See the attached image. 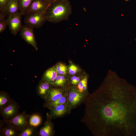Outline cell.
Returning a JSON list of instances; mask_svg holds the SVG:
<instances>
[{
  "label": "cell",
  "instance_id": "obj_8",
  "mask_svg": "<svg viewBox=\"0 0 136 136\" xmlns=\"http://www.w3.org/2000/svg\"><path fill=\"white\" fill-rule=\"evenodd\" d=\"M33 28L26 25H22L20 31V35L22 38L27 43L38 49L34 32Z\"/></svg>",
  "mask_w": 136,
  "mask_h": 136
},
{
  "label": "cell",
  "instance_id": "obj_24",
  "mask_svg": "<svg viewBox=\"0 0 136 136\" xmlns=\"http://www.w3.org/2000/svg\"><path fill=\"white\" fill-rule=\"evenodd\" d=\"M9 95L6 92L1 91L0 93V108L5 106L11 100Z\"/></svg>",
  "mask_w": 136,
  "mask_h": 136
},
{
  "label": "cell",
  "instance_id": "obj_27",
  "mask_svg": "<svg viewBox=\"0 0 136 136\" xmlns=\"http://www.w3.org/2000/svg\"><path fill=\"white\" fill-rule=\"evenodd\" d=\"M68 68V74H69V76L79 73L81 71L80 68L77 66L72 63H70Z\"/></svg>",
  "mask_w": 136,
  "mask_h": 136
},
{
  "label": "cell",
  "instance_id": "obj_15",
  "mask_svg": "<svg viewBox=\"0 0 136 136\" xmlns=\"http://www.w3.org/2000/svg\"><path fill=\"white\" fill-rule=\"evenodd\" d=\"M52 84L55 87L67 89L69 86L68 76L58 75Z\"/></svg>",
  "mask_w": 136,
  "mask_h": 136
},
{
  "label": "cell",
  "instance_id": "obj_12",
  "mask_svg": "<svg viewBox=\"0 0 136 136\" xmlns=\"http://www.w3.org/2000/svg\"><path fill=\"white\" fill-rule=\"evenodd\" d=\"M50 5L42 0H33L25 15L46 11Z\"/></svg>",
  "mask_w": 136,
  "mask_h": 136
},
{
  "label": "cell",
  "instance_id": "obj_20",
  "mask_svg": "<svg viewBox=\"0 0 136 136\" xmlns=\"http://www.w3.org/2000/svg\"><path fill=\"white\" fill-rule=\"evenodd\" d=\"M36 127H33L28 123L27 126L18 134V136H32L37 133Z\"/></svg>",
  "mask_w": 136,
  "mask_h": 136
},
{
  "label": "cell",
  "instance_id": "obj_7",
  "mask_svg": "<svg viewBox=\"0 0 136 136\" xmlns=\"http://www.w3.org/2000/svg\"><path fill=\"white\" fill-rule=\"evenodd\" d=\"M22 15L19 12L8 16L9 28L11 33L16 35L20 31L21 25V17Z\"/></svg>",
  "mask_w": 136,
  "mask_h": 136
},
{
  "label": "cell",
  "instance_id": "obj_28",
  "mask_svg": "<svg viewBox=\"0 0 136 136\" xmlns=\"http://www.w3.org/2000/svg\"><path fill=\"white\" fill-rule=\"evenodd\" d=\"M8 25V20L5 18L0 19V33L3 32Z\"/></svg>",
  "mask_w": 136,
  "mask_h": 136
},
{
  "label": "cell",
  "instance_id": "obj_14",
  "mask_svg": "<svg viewBox=\"0 0 136 136\" xmlns=\"http://www.w3.org/2000/svg\"><path fill=\"white\" fill-rule=\"evenodd\" d=\"M58 75V73L55 65L49 68L46 71L43 76L42 80L52 84Z\"/></svg>",
  "mask_w": 136,
  "mask_h": 136
},
{
  "label": "cell",
  "instance_id": "obj_2",
  "mask_svg": "<svg viewBox=\"0 0 136 136\" xmlns=\"http://www.w3.org/2000/svg\"><path fill=\"white\" fill-rule=\"evenodd\" d=\"M72 11L69 1L56 0L50 5L46 11L47 20L57 23L67 20Z\"/></svg>",
  "mask_w": 136,
  "mask_h": 136
},
{
  "label": "cell",
  "instance_id": "obj_21",
  "mask_svg": "<svg viewBox=\"0 0 136 136\" xmlns=\"http://www.w3.org/2000/svg\"><path fill=\"white\" fill-rule=\"evenodd\" d=\"M33 0H18L19 12L22 15L26 13Z\"/></svg>",
  "mask_w": 136,
  "mask_h": 136
},
{
  "label": "cell",
  "instance_id": "obj_3",
  "mask_svg": "<svg viewBox=\"0 0 136 136\" xmlns=\"http://www.w3.org/2000/svg\"><path fill=\"white\" fill-rule=\"evenodd\" d=\"M66 93L67 104L72 110L84 103L88 95L78 90L75 86H69Z\"/></svg>",
  "mask_w": 136,
  "mask_h": 136
},
{
  "label": "cell",
  "instance_id": "obj_4",
  "mask_svg": "<svg viewBox=\"0 0 136 136\" xmlns=\"http://www.w3.org/2000/svg\"><path fill=\"white\" fill-rule=\"evenodd\" d=\"M30 116L24 111L10 120H3L6 124L20 132L28 125Z\"/></svg>",
  "mask_w": 136,
  "mask_h": 136
},
{
  "label": "cell",
  "instance_id": "obj_18",
  "mask_svg": "<svg viewBox=\"0 0 136 136\" xmlns=\"http://www.w3.org/2000/svg\"><path fill=\"white\" fill-rule=\"evenodd\" d=\"M1 135L5 136H18L20 133L19 131L11 127L6 124L4 127H1L0 128Z\"/></svg>",
  "mask_w": 136,
  "mask_h": 136
},
{
  "label": "cell",
  "instance_id": "obj_17",
  "mask_svg": "<svg viewBox=\"0 0 136 136\" xmlns=\"http://www.w3.org/2000/svg\"><path fill=\"white\" fill-rule=\"evenodd\" d=\"M88 77L87 75H84L76 87L80 91L88 95L89 94L87 87Z\"/></svg>",
  "mask_w": 136,
  "mask_h": 136
},
{
  "label": "cell",
  "instance_id": "obj_29",
  "mask_svg": "<svg viewBox=\"0 0 136 136\" xmlns=\"http://www.w3.org/2000/svg\"><path fill=\"white\" fill-rule=\"evenodd\" d=\"M48 4L50 5L56 0H42Z\"/></svg>",
  "mask_w": 136,
  "mask_h": 136
},
{
  "label": "cell",
  "instance_id": "obj_13",
  "mask_svg": "<svg viewBox=\"0 0 136 136\" xmlns=\"http://www.w3.org/2000/svg\"><path fill=\"white\" fill-rule=\"evenodd\" d=\"M53 87L52 84L42 80L38 86L37 93L40 97L44 99L48 95L49 90Z\"/></svg>",
  "mask_w": 136,
  "mask_h": 136
},
{
  "label": "cell",
  "instance_id": "obj_16",
  "mask_svg": "<svg viewBox=\"0 0 136 136\" xmlns=\"http://www.w3.org/2000/svg\"><path fill=\"white\" fill-rule=\"evenodd\" d=\"M19 11L18 0H11L7 6L4 13V17L15 14Z\"/></svg>",
  "mask_w": 136,
  "mask_h": 136
},
{
  "label": "cell",
  "instance_id": "obj_22",
  "mask_svg": "<svg viewBox=\"0 0 136 136\" xmlns=\"http://www.w3.org/2000/svg\"><path fill=\"white\" fill-rule=\"evenodd\" d=\"M67 103V97L66 93L60 98L46 105L44 107L50 110L60 105Z\"/></svg>",
  "mask_w": 136,
  "mask_h": 136
},
{
  "label": "cell",
  "instance_id": "obj_11",
  "mask_svg": "<svg viewBox=\"0 0 136 136\" xmlns=\"http://www.w3.org/2000/svg\"><path fill=\"white\" fill-rule=\"evenodd\" d=\"M46 115V121L38 132L39 136H53L55 134L54 125L51 121L52 119L48 113H47Z\"/></svg>",
  "mask_w": 136,
  "mask_h": 136
},
{
  "label": "cell",
  "instance_id": "obj_25",
  "mask_svg": "<svg viewBox=\"0 0 136 136\" xmlns=\"http://www.w3.org/2000/svg\"><path fill=\"white\" fill-rule=\"evenodd\" d=\"M55 65L58 74L67 76L68 73L67 66L61 62H59Z\"/></svg>",
  "mask_w": 136,
  "mask_h": 136
},
{
  "label": "cell",
  "instance_id": "obj_9",
  "mask_svg": "<svg viewBox=\"0 0 136 136\" xmlns=\"http://www.w3.org/2000/svg\"><path fill=\"white\" fill-rule=\"evenodd\" d=\"M67 89L54 87L51 89L47 96L44 99V107L54 101L65 95L66 93Z\"/></svg>",
  "mask_w": 136,
  "mask_h": 136
},
{
  "label": "cell",
  "instance_id": "obj_26",
  "mask_svg": "<svg viewBox=\"0 0 136 136\" xmlns=\"http://www.w3.org/2000/svg\"><path fill=\"white\" fill-rule=\"evenodd\" d=\"M11 0H0V19L5 18L6 8Z\"/></svg>",
  "mask_w": 136,
  "mask_h": 136
},
{
  "label": "cell",
  "instance_id": "obj_10",
  "mask_svg": "<svg viewBox=\"0 0 136 136\" xmlns=\"http://www.w3.org/2000/svg\"><path fill=\"white\" fill-rule=\"evenodd\" d=\"M72 109L67 103L58 105L50 110L49 113L52 119L61 118L69 114Z\"/></svg>",
  "mask_w": 136,
  "mask_h": 136
},
{
  "label": "cell",
  "instance_id": "obj_31",
  "mask_svg": "<svg viewBox=\"0 0 136 136\" xmlns=\"http://www.w3.org/2000/svg\"><path fill=\"white\" fill-rule=\"evenodd\" d=\"M68 0V1H69V0Z\"/></svg>",
  "mask_w": 136,
  "mask_h": 136
},
{
  "label": "cell",
  "instance_id": "obj_19",
  "mask_svg": "<svg viewBox=\"0 0 136 136\" xmlns=\"http://www.w3.org/2000/svg\"><path fill=\"white\" fill-rule=\"evenodd\" d=\"M42 118L41 116L37 114H35L30 116L28 120V123L30 125L37 127L42 123Z\"/></svg>",
  "mask_w": 136,
  "mask_h": 136
},
{
  "label": "cell",
  "instance_id": "obj_5",
  "mask_svg": "<svg viewBox=\"0 0 136 136\" xmlns=\"http://www.w3.org/2000/svg\"><path fill=\"white\" fill-rule=\"evenodd\" d=\"M46 11L26 15L24 19L25 23L26 25L33 28H38L41 27L45 22L47 21Z\"/></svg>",
  "mask_w": 136,
  "mask_h": 136
},
{
  "label": "cell",
  "instance_id": "obj_6",
  "mask_svg": "<svg viewBox=\"0 0 136 136\" xmlns=\"http://www.w3.org/2000/svg\"><path fill=\"white\" fill-rule=\"evenodd\" d=\"M20 106L13 99L0 108V113L4 120H10L19 113Z\"/></svg>",
  "mask_w": 136,
  "mask_h": 136
},
{
  "label": "cell",
  "instance_id": "obj_30",
  "mask_svg": "<svg viewBox=\"0 0 136 136\" xmlns=\"http://www.w3.org/2000/svg\"><path fill=\"white\" fill-rule=\"evenodd\" d=\"M126 0V1H128V0Z\"/></svg>",
  "mask_w": 136,
  "mask_h": 136
},
{
  "label": "cell",
  "instance_id": "obj_1",
  "mask_svg": "<svg viewBox=\"0 0 136 136\" xmlns=\"http://www.w3.org/2000/svg\"><path fill=\"white\" fill-rule=\"evenodd\" d=\"M84 103L81 121L94 136H136V87L125 80L106 78Z\"/></svg>",
  "mask_w": 136,
  "mask_h": 136
},
{
  "label": "cell",
  "instance_id": "obj_23",
  "mask_svg": "<svg viewBox=\"0 0 136 136\" xmlns=\"http://www.w3.org/2000/svg\"><path fill=\"white\" fill-rule=\"evenodd\" d=\"M79 74L68 76L69 86H77L84 75H80Z\"/></svg>",
  "mask_w": 136,
  "mask_h": 136
}]
</instances>
